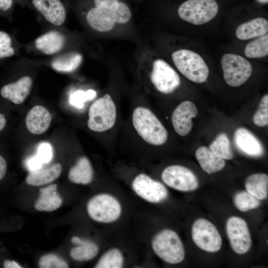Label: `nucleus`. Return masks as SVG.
Masks as SVG:
<instances>
[{
	"label": "nucleus",
	"mask_w": 268,
	"mask_h": 268,
	"mask_svg": "<svg viewBox=\"0 0 268 268\" xmlns=\"http://www.w3.org/2000/svg\"><path fill=\"white\" fill-rule=\"evenodd\" d=\"M132 129L145 146H158L164 144L168 132L155 113L147 105H134L130 115Z\"/></svg>",
	"instance_id": "f03ea898"
},
{
	"label": "nucleus",
	"mask_w": 268,
	"mask_h": 268,
	"mask_svg": "<svg viewBox=\"0 0 268 268\" xmlns=\"http://www.w3.org/2000/svg\"><path fill=\"white\" fill-rule=\"evenodd\" d=\"M66 42L65 35L57 30H50L35 40L37 49L44 54L52 55L60 52Z\"/></svg>",
	"instance_id": "6ab92c4d"
},
{
	"label": "nucleus",
	"mask_w": 268,
	"mask_h": 268,
	"mask_svg": "<svg viewBox=\"0 0 268 268\" xmlns=\"http://www.w3.org/2000/svg\"><path fill=\"white\" fill-rule=\"evenodd\" d=\"M57 185L52 184L40 189L39 196L36 200L35 208L38 211L51 212L59 208L62 199L57 192Z\"/></svg>",
	"instance_id": "4be33fe9"
},
{
	"label": "nucleus",
	"mask_w": 268,
	"mask_h": 268,
	"mask_svg": "<svg viewBox=\"0 0 268 268\" xmlns=\"http://www.w3.org/2000/svg\"><path fill=\"white\" fill-rule=\"evenodd\" d=\"M81 9L87 24L100 33L110 32L132 18L130 7L121 0H84Z\"/></svg>",
	"instance_id": "f257e3e1"
},
{
	"label": "nucleus",
	"mask_w": 268,
	"mask_h": 268,
	"mask_svg": "<svg viewBox=\"0 0 268 268\" xmlns=\"http://www.w3.org/2000/svg\"><path fill=\"white\" fill-rule=\"evenodd\" d=\"M87 211L93 220L100 223H111L121 215L122 207L119 201L107 194L94 196L87 202Z\"/></svg>",
	"instance_id": "6e6552de"
},
{
	"label": "nucleus",
	"mask_w": 268,
	"mask_h": 268,
	"mask_svg": "<svg viewBox=\"0 0 268 268\" xmlns=\"http://www.w3.org/2000/svg\"><path fill=\"white\" fill-rule=\"evenodd\" d=\"M258 2L262 3H268V0H257Z\"/></svg>",
	"instance_id": "58836bf2"
},
{
	"label": "nucleus",
	"mask_w": 268,
	"mask_h": 268,
	"mask_svg": "<svg viewBox=\"0 0 268 268\" xmlns=\"http://www.w3.org/2000/svg\"><path fill=\"white\" fill-rule=\"evenodd\" d=\"M132 187L139 197L149 202L159 203L168 197L165 187L145 173H141L135 176L132 181Z\"/></svg>",
	"instance_id": "ddd939ff"
},
{
	"label": "nucleus",
	"mask_w": 268,
	"mask_h": 268,
	"mask_svg": "<svg viewBox=\"0 0 268 268\" xmlns=\"http://www.w3.org/2000/svg\"><path fill=\"white\" fill-rule=\"evenodd\" d=\"M124 264V257L118 248H113L106 251L99 259L95 268H121Z\"/></svg>",
	"instance_id": "c756f323"
},
{
	"label": "nucleus",
	"mask_w": 268,
	"mask_h": 268,
	"mask_svg": "<svg viewBox=\"0 0 268 268\" xmlns=\"http://www.w3.org/2000/svg\"><path fill=\"white\" fill-rule=\"evenodd\" d=\"M245 187L246 191L258 200L266 199L268 196V176L265 173L252 174L246 179Z\"/></svg>",
	"instance_id": "bb28decb"
},
{
	"label": "nucleus",
	"mask_w": 268,
	"mask_h": 268,
	"mask_svg": "<svg viewBox=\"0 0 268 268\" xmlns=\"http://www.w3.org/2000/svg\"><path fill=\"white\" fill-rule=\"evenodd\" d=\"M8 169L7 160L4 155L0 153V182L6 177Z\"/></svg>",
	"instance_id": "c9c22d12"
},
{
	"label": "nucleus",
	"mask_w": 268,
	"mask_h": 268,
	"mask_svg": "<svg viewBox=\"0 0 268 268\" xmlns=\"http://www.w3.org/2000/svg\"><path fill=\"white\" fill-rule=\"evenodd\" d=\"M30 5L47 21L60 26L67 17V8L63 0H20Z\"/></svg>",
	"instance_id": "4468645a"
},
{
	"label": "nucleus",
	"mask_w": 268,
	"mask_h": 268,
	"mask_svg": "<svg viewBox=\"0 0 268 268\" xmlns=\"http://www.w3.org/2000/svg\"><path fill=\"white\" fill-rule=\"evenodd\" d=\"M253 122L257 126L265 127L268 124V95L261 99L258 110L253 117Z\"/></svg>",
	"instance_id": "72a5a7b5"
},
{
	"label": "nucleus",
	"mask_w": 268,
	"mask_h": 268,
	"mask_svg": "<svg viewBox=\"0 0 268 268\" xmlns=\"http://www.w3.org/2000/svg\"><path fill=\"white\" fill-rule=\"evenodd\" d=\"M52 116L49 110L42 105H35L28 112L25 118L27 130L31 134L39 135L50 127Z\"/></svg>",
	"instance_id": "f3484780"
},
{
	"label": "nucleus",
	"mask_w": 268,
	"mask_h": 268,
	"mask_svg": "<svg viewBox=\"0 0 268 268\" xmlns=\"http://www.w3.org/2000/svg\"><path fill=\"white\" fill-rule=\"evenodd\" d=\"M268 31V20L257 17L239 25L236 29L235 34L238 39L246 40L261 36Z\"/></svg>",
	"instance_id": "5701e85b"
},
{
	"label": "nucleus",
	"mask_w": 268,
	"mask_h": 268,
	"mask_svg": "<svg viewBox=\"0 0 268 268\" xmlns=\"http://www.w3.org/2000/svg\"><path fill=\"white\" fill-rule=\"evenodd\" d=\"M233 202L236 208L242 212L256 208L261 204L259 200L245 191H240L235 194L233 198Z\"/></svg>",
	"instance_id": "2f4dec72"
},
{
	"label": "nucleus",
	"mask_w": 268,
	"mask_h": 268,
	"mask_svg": "<svg viewBox=\"0 0 268 268\" xmlns=\"http://www.w3.org/2000/svg\"><path fill=\"white\" fill-rule=\"evenodd\" d=\"M223 77L226 83L230 86L238 87L250 78L252 72L250 63L239 55L227 53L221 60Z\"/></svg>",
	"instance_id": "1a4fd4ad"
},
{
	"label": "nucleus",
	"mask_w": 268,
	"mask_h": 268,
	"mask_svg": "<svg viewBox=\"0 0 268 268\" xmlns=\"http://www.w3.org/2000/svg\"><path fill=\"white\" fill-rule=\"evenodd\" d=\"M62 166L57 163L47 167L30 171L26 178L27 184L32 186H41L55 181L61 175Z\"/></svg>",
	"instance_id": "412c9836"
},
{
	"label": "nucleus",
	"mask_w": 268,
	"mask_h": 268,
	"mask_svg": "<svg viewBox=\"0 0 268 268\" xmlns=\"http://www.w3.org/2000/svg\"><path fill=\"white\" fill-rule=\"evenodd\" d=\"M234 140L237 148L244 153L252 157H260L264 152L260 140L249 130L244 128L236 129Z\"/></svg>",
	"instance_id": "a211bd4d"
},
{
	"label": "nucleus",
	"mask_w": 268,
	"mask_h": 268,
	"mask_svg": "<svg viewBox=\"0 0 268 268\" xmlns=\"http://www.w3.org/2000/svg\"><path fill=\"white\" fill-rule=\"evenodd\" d=\"M209 149L223 159L230 160L233 153L228 136L225 133L218 134L209 146Z\"/></svg>",
	"instance_id": "7c9ffc66"
},
{
	"label": "nucleus",
	"mask_w": 268,
	"mask_h": 268,
	"mask_svg": "<svg viewBox=\"0 0 268 268\" xmlns=\"http://www.w3.org/2000/svg\"><path fill=\"white\" fill-rule=\"evenodd\" d=\"M226 231L230 246L236 253L244 254L249 250L252 240L245 220L238 216L230 217L226 223Z\"/></svg>",
	"instance_id": "f8f14e48"
},
{
	"label": "nucleus",
	"mask_w": 268,
	"mask_h": 268,
	"mask_svg": "<svg viewBox=\"0 0 268 268\" xmlns=\"http://www.w3.org/2000/svg\"><path fill=\"white\" fill-rule=\"evenodd\" d=\"M192 237L200 249L208 252L218 251L222 245L221 237L216 227L204 218L196 220L192 227Z\"/></svg>",
	"instance_id": "9d476101"
},
{
	"label": "nucleus",
	"mask_w": 268,
	"mask_h": 268,
	"mask_svg": "<svg viewBox=\"0 0 268 268\" xmlns=\"http://www.w3.org/2000/svg\"><path fill=\"white\" fill-rule=\"evenodd\" d=\"M161 179L168 186L180 191H194L199 186L198 180L194 173L181 165L166 167L162 172Z\"/></svg>",
	"instance_id": "9b49d317"
},
{
	"label": "nucleus",
	"mask_w": 268,
	"mask_h": 268,
	"mask_svg": "<svg viewBox=\"0 0 268 268\" xmlns=\"http://www.w3.org/2000/svg\"><path fill=\"white\" fill-rule=\"evenodd\" d=\"M33 85L30 76L25 75L18 79L7 82L0 88V97L14 105L22 103L29 95Z\"/></svg>",
	"instance_id": "dca6fc26"
},
{
	"label": "nucleus",
	"mask_w": 268,
	"mask_h": 268,
	"mask_svg": "<svg viewBox=\"0 0 268 268\" xmlns=\"http://www.w3.org/2000/svg\"><path fill=\"white\" fill-rule=\"evenodd\" d=\"M198 113V109L193 102L186 100L180 103L171 116L172 125L176 134L181 136L188 134L193 127L192 119Z\"/></svg>",
	"instance_id": "2eb2a0df"
},
{
	"label": "nucleus",
	"mask_w": 268,
	"mask_h": 268,
	"mask_svg": "<svg viewBox=\"0 0 268 268\" xmlns=\"http://www.w3.org/2000/svg\"><path fill=\"white\" fill-rule=\"evenodd\" d=\"M4 268H21L22 267L16 261L9 259L4 260L2 262Z\"/></svg>",
	"instance_id": "4c0bfd02"
},
{
	"label": "nucleus",
	"mask_w": 268,
	"mask_h": 268,
	"mask_svg": "<svg viewBox=\"0 0 268 268\" xmlns=\"http://www.w3.org/2000/svg\"><path fill=\"white\" fill-rule=\"evenodd\" d=\"M67 177L69 180L76 184L88 185L93 180L94 170L89 159L80 156L69 169Z\"/></svg>",
	"instance_id": "aec40b11"
},
{
	"label": "nucleus",
	"mask_w": 268,
	"mask_h": 268,
	"mask_svg": "<svg viewBox=\"0 0 268 268\" xmlns=\"http://www.w3.org/2000/svg\"><path fill=\"white\" fill-rule=\"evenodd\" d=\"M195 156L202 169L209 174L221 171L225 166L223 159L204 146L197 149Z\"/></svg>",
	"instance_id": "b1692460"
},
{
	"label": "nucleus",
	"mask_w": 268,
	"mask_h": 268,
	"mask_svg": "<svg viewBox=\"0 0 268 268\" xmlns=\"http://www.w3.org/2000/svg\"><path fill=\"white\" fill-rule=\"evenodd\" d=\"M40 268H67L68 265L63 259L56 255L49 254L42 256L38 261Z\"/></svg>",
	"instance_id": "f704fd0d"
},
{
	"label": "nucleus",
	"mask_w": 268,
	"mask_h": 268,
	"mask_svg": "<svg viewBox=\"0 0 268 268\" xmlns=\"http://www.w3.org/2000/svg\"><path fill=\"white\" fill-rule=\"evenodd\" d=\"M244 54L249 58L265 57L268 54V35L257 37L246 46Z\"/></svg>",
	"instance_id": "c85d7f7f"
},
{
	"label": "nucleus",
	"mask_w": 268,
	"mask_h": 268,
	"mask_svg": "<svg viewBox=\"0 0 268 268\" xmlns=\"http://www.w3.org/2000/svg\"><path fill=\"white\" fill-rule=\"evenodd\" d=\"M178 70L189 80L197 83L205 81L209 68L203 58L197 53L188 49L174 51L171 55Z\"/></svg>",
	"instance_id": "39448f33"
},
{
	"label": "nucleus",
	"mask_w": 268,
	"mask_h": 268,
	"mask_svg": "<svg viewBox=\"0 0 268 268\" xmlns=\"http://www.w3.org/2000/svg\"><path fill=\"white\" fill-rule=\"evenodd\" d=\"M218 11L215 0H187L179 7L178 13L183 20L200 25L213 19Z\"/></svg>",
	"instance_id": "0eeeda50"
},
{
	"label": "nucleus",
	"mask_w": 268,
	"mask_h": 268,
	"mask_svg": "<svg viewBox=\"0 0 268 268\" xmlns=\"http://www.w3.org/2000/svg\"><path fill=\"white\" fill-rule=\"evenodd\" d=\"M118 121V106L109 93L96 99L88 111L87 126L91 131L107 133L113 130Z\"/></svg>",
	"instance_id": "7ed1b4c3"
},
{
	"label": "nucleus",
	"mask_w": 268,
	"mask_h": 268,
	"mask_svg": "<svg viewBox=\"0 0 268 268\" xmlns=\"http://www.w3.org/2000/svg\"><path fill=\"white\" fill-rule=\"evenodd\" d=\"M156 91L164 94L174 92L180 86L179 75L166 61L161 59L152 60L144 66L141 76Z\"/></svg>",
	"instance_id": "20e7f679"
},
{
	"label": "nucleus",
	"mask_w": 268,
	"mask_h": 268,
	"mask_svg": "<svg viewBox=\"0 0 268 268\" xmlns=\"http://www.w3.org/2000/svg\"><path fill=\"white\" fill-rule=\"evenodd\" d=\"M155 254L162 260L170 264L182 262L185 258V251L182 241L174 231L165 229L158 232L151 241Z\"/></svg>",
	"instance_id": "423d86ee"
},
{
	"label": "nucleus",
	"mask_w": 268,
	"mask_h": 268,
	"mask_svg": "<svg viewBox=\"0 0 268 268\" xmlns=\"http://www.w3.org/2000/svg\"><path fill=\"white\" fill-rule=\"evenodd\" d=\"M53 155L51 144L48 142H42L38 145L36 154L27 160L26 166L30 171L40 169L44 165L49 163Z\"/></svg>",
	"instance_id": "cd10ccee"
},
{
	"label": "nucleus",
	"mask_w": 268,
	"mask_h": 268,
	"mask_svg": "<svg viewBox=\"0 0 268 268\" xmlns=\"http://www.w3.org/2000/svg\"><path fill=\"white\" fill-rule=\"evenodd\" d=\"M15 48L11 35L0 30V63L15 54Z\"/></svg>",
	"instance_id": "473e14b6"
},
{
	"label": "nucleus",
	"mask_w": 268,
	"mask_h": 268,
	"mask_svg": "<svg viewBox=\"0 0 268 268\" xmlns=\"http://www.w3.org/2000/svg\"><path fill=\"white\" fill-rule=\"evenodd\" d=\"M71 241L77 245L70 251V257L76 261H90L95 258L98 253V246L90 240L73 236L71 238Z\"/></svg>",
	"instance_id": "393cba45"
},
{
	"label": "nucleus",
	"mask_w": 268,
	"mask_h": 268,
	"mask_svg": "<svg viewBox=\"0 0 268 268\" xmlns=\"http://www.w3.org/2000/svg\"><path fill=\"white\" fill-rule=\"evenodd\" d=\"M8 124V118L6 114L2 110H0V135L6 130Z\"/></svg>",
	"instance_id": "e433bc0d"
},
{
	"label": "nucleus",
	"mask_w": 268,
	"mask_h": 268,
	"mask_svg": "<svg viewBox=\"0 0 268 268\" xmlns=\"http://www.w3.org/2000/svg\"><path fill=\"white\" fill-rule=\"evenodd\" d=\"M83 60L82 54L77 51H70L63 54L53 60L51 67L56 71L69 73L76 70Z\"/></svg>",
	"instance_id": "a878e982"
}]
</instances>
